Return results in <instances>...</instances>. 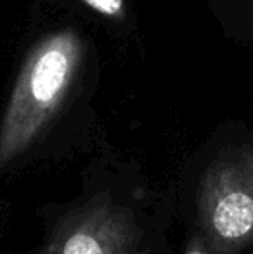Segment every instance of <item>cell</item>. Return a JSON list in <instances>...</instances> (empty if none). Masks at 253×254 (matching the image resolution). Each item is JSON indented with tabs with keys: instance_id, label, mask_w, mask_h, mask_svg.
Wrapping results in <instances>:
<instances>
[{
	"instance_id": "6da1fadb",
	"label": "cell",
	"mask_w": 253,
	"mask_h": 254,
	"mask_svg": "<svg viewBox=\"0 0 253 254\" xmlns=\"http://www.w3.org/2000/svg\"><path fill=\"white\" fill-rule=\"evenodd\" d=\"M84 42L64 28L44 37L28 52L0 121V171L40 138L75 83Z\"/></svg>"
},
{
	"instance_id": "7a4b0ae2",
	"label": "cell",
	"mask_w": 253,
	"mask_h": 254,
	"mask_svg": "<svg viewBox=\"0 0 253 254\" xmlns=\"http://www.w3.org/2000/svg\"><path fill=\"white\" fill-rule=\"evenodd\" d=\"M203 239L213 254L253 246V149H227L203 173L198 190Z\"/></svg>"
},
{
	"instance_id": "3957f363",
	"label": "cell",
	"mask_w": 253,
	"mask_h": 254,
	"mask_svg": "<svg viewBox=\"0 0 253 254\" xmlns=\"http://www.w3.org/2000/svg\"><path fill=\"white\" fill-rule=\"evenodd\" d=\"M38 254H146V251L128 209L108 197H97L64 216Z\"/></svg>"
},
{
	"instance_id": "277c9868",
	"label": "cell",
	"mask_w": 253,
	"mask_h": 254,
	"mask_svg": "<svg viewBox=\"0 0 253 254\" xmlns=\"http://www.w3.org/2000/svg\"><path fill=\"white\" fill-rule=\"evenodd\" d=\"M82 2L106 17H122L125 12V0H82Z\"/></svg>"
},
{
	"instance_id": "5b68a950",
	"label": "cell",
	"mask_w": 253,
	"mask_h": 254,
	"mask_svg": "<svg viewBox=\"0 0 253 254\" xmlns=\"http://www.w3.org/2000/svg\"><path fill=\"white\" fill-rule=\"evenodd\" d=\"M184 254H213V253L201 235V237H194L192 241H189V244H187L186 253Z\"/></svg>"
}]
</instances>
